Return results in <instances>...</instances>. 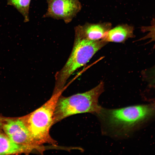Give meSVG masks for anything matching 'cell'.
<instances>
[{"instance_id": "obj_9", "label": "cell", "mask_w": 155, "mask_h": 155, "mask_svg": "<svg viewBox=\"0 0 155 155\" xmlns=\"http://www.w3.org/2000/svg\"><path fill=\"white\" fill-rule=\"evenodd\" d=\"M30 152L26 148L16 144L5 133L0 132V155L28 154Z\"/></svg>"}, {"instance_id": "obj_5", "label": "cell", "mask_w": 155, "mask_h": 155, "mask_svg": "<svg viewBox=\"0 0 155 155\" xmlns=\"http://www.w3.org/2000/svg\"><path fill=\"white\" fill-rule=\"evenodd\" d=\"M2 129L13 142L26 148L31 152L35 150L42 153L44 151L43 147L35 144L22 117L5 118Z\"/></svg>"}, {"instance_id": "obj_3", "label": "cell", "mask_w": 155, "mask_h": 155, "mask_svg": "<svg viewBox=\"0 0 155 155\" xmlns=\"http://www.w3.org/2000/svg\"><path fill=\"white\" fill-rule=\"evenodd\" d=\"M107 43L103 40H90L75 35L71 53L63 67L56 74L54 91L63 92L70 76L77 69L88 62Z\"/></svg>"}, {"instance_id": "obj_12", "label": "cell", "mask_w": 155, "mask_h": 155, "mask_svg": "<svg viewBox=\"0 0 155 155\" xmlns=\"http://www.w3.org/2000/svg\"><path fill=\"white\" fill-rule=\"evenodd\" d=\"M5 118L0 117V130L2 129L3 126L4 121Z\"/></svg>"}, {"instance_id": "obj_6", "label": "cell", "mask_w": 155, "mask_h": 155, "mask_svg": "<svg viewBox=\"0 0 155 155\" xmlns=\"http://www.w3.org/2000/svg\"><path fill=\"white\" fill-rule=\"evenodd\" d=\"M48 9L43 18L63 20L66 23L71 22L81 10L79 0H46Z\"/></svg>"}, {"instance_id": "obj_1", "label": "cell", "mask_w": 155, "mask_h": 155, "mask_svg": "<svg viewBox=\"0 0 155 155\" xmlns=\"http://www.w3.org/2000/svg\"><path fill=\"white\" fill-rule=\"evenodd\" d=\"M97 115L104 132L115 137H124L155 115V101L119 108L102 107Z\"/></svg>"}, {"instance_id": "obj_4", "label": "cell", "mask_w": 155, "mask_h": 155, "mask_svg": "<svg viewBox=\"0 0 155 155\" xmlns=\"http://www.w3.org/2000/svg\"><path fill=\"white\" fill-rule=\"evenodd\" d=\"M61 93L53 92L50 99L41 107L22 117L35 144L55 145L57 142L51 136L49 130L53 125V115L57 101Z\"/></svg>"}, {"instance_id": "obj_2", "label": "cell", "mask_w": 155, "mask_h": 155, "mask_svg": "<svg viewBox=\"0 0 155 155\" xmlns=\"http://www.w3.org/2000/svg\"><path fill=\"white\" fill-rule=\"evenodd\" d=\"M104 91L103 82L91 90L69 97L60 95L57 101L53 115V125L71 115L84 113L98 114L102 107L98 99Z\"/></svg>"}, {"instance_id": "obj_11", "label": "cell", "mask_w": 155, "mask_h": 155, "mask_svg": "<svg viewBox=\"0 0 155 155\" xmlns=\"http://www.w3.org/2000/svg\"><path fill=\"white\" fill-rule=\"evenodd\" d=\"M141 30L143 32H148L145 36L142 38V40L149 38L151 42H155V18L152 20L149 26H142Z\"/></svg>"}, {"instance_id": "obj_8", "label": "cell", "mask_w": 155, "mask_h": 155, "mask_svg": "<svg viewBox=\"0 0 155 155\" xmlns=\"http://www.w3.org/2000/svg\"><path fill=\"white\" fill-rule=\"evenodd\" d=\"M134 30L133 26L127 24L119 25L111 28L102 40L107 42H123L129 38L134 37Z\"/></svg>"}, {"instance_id": "obj_13", "label": "cell", "mask_w": 155, "mask_h": 155, "mask_svg": "<svg viewBox=\"0 0 155 155\" xmlns=\"http://www.w3.org/2000/svg\"><path fill=\"white\" fill-rule=\"evenodd\" d=\"M154 77H155V78H154V80H155V70L154 71Z\"/></svg>"}, {"instance_id": "obj_10", "label": "cell", "mask_w": 155, "mask_h": 155, "mask_svg": "<svg viewBox=\"0 0 155 155\" xmlns=\"http://www.w3.org/2000/svg\"><path fill=\"white\" fill-rule=\"evenodd\" d=\"M31 0H7V5L13 6L24 18L25 22L29 21V10Z\"/></svg>"}, {"instance_id": "obj_7", "label": "cell", "mask_w": 155, "mask_h": 155, "mask_svg": "<svg viewBox=\"0 0 155 155\" xmlns=\"http://www.w3.org/2000/svg\"><path fill=\"white\" fill-rule=\"evenodd\" d=\"M111 27V24L108 22L96 24L87 23L75 27V35L90 40H102Z\"/></svg>"}]
</instances>
